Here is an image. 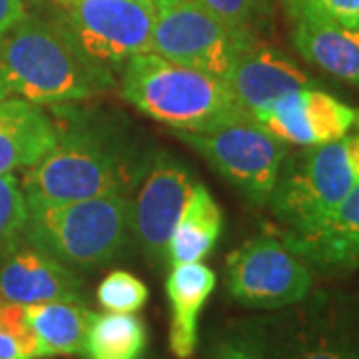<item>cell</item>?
<instances>
[{
	"label": "cell",
	"mask_w": 359,
	"mask_h": 359,
	"mask_svg": "<svg viewBox=\"0 0 359 359\" xmlns=\"http://www.w3.org/2000/svg\"><path fill=\"white\" fill-rule=\"evenodd\" d=\"M56 144L26 168V204H60L98 196H130L152 164L154 150L124 118L74 104L52 106Z\"/></svg>",
	"instance_id": "cell-1"
},
{
	"label": "cell",
	"mask_w": 359,
	"mask_h": 359,
	"mask_svg": "<svg viewBox=\"0 0 359 359\" xmlns=\"http://www.w3.org/2000/svg\"><path fill=\"white\" fill-rule=\"evenodd\" d=\"M0 80L8 96L39 106L78 104L116 84L112 70L80 50L60 20L26 14L0 36Z\"/></svg>",
	"instance_id": "cell-2"
},
{
	"label": "cell",
	"mask_w": 359,
	"mask_h": 359,
	"mask_svg": "<svg viewBox=\"0 0 359 359\" xmlns=\"http://www.w3.org/2000/svg\"><path fill=\"white\" fill-rule=\"evenodd\" d=\"M128 196H98L60 204H26L22 240L76 271L108 266L132 238Z\"/></svg>",
	"instance_id": "cell-3"
},
{
	"label": "cell",
	"mask_w": 359,
	"mask_h": 359,
	"mask_svg": "<svg viewBox=\"0 0 359 359\" xmlns=\"http://www.w3.org/2000/svg\"><path fill=\"white\" fill-rule=\"evenodd\" d=\"M120 94L142 114L172 130H205L248 116L216 78L154 52L130 56L120 72Z\"/></svg>",
	"instance_id": "cell-4"
},
{
	"label": "cell",
	"mask_w": 359,
	"mask_h": 359,
	"mask_svg": "<svg viewBox=\"0 0 359 359\" xmlns=\"http://www.w3.org/2000/svg\"><path fill=\"white\" fill-rule=\"evenodd\" d=\"M240 325L268 359H359L355 294L311 290L294 306Z\"/></svg>",
	"instance_id": "cell-5"
},
{
	"label": "cell",
	"mask_w": 359,
	"mask_h": 359,
	"mask_svg": "<svg viewBox=\"0 0 359 359\" xmlns=\"http://www.w3.org/2000/svg\"><path fill=\"white\" fill-rule=\"evenodd\" d=\"M358 182L359 134L287 152L266 205L287 233H304L320 226Z\"/></svg>",
	"instance_id": "cell-6"
},
{
	"label": "cell",
	"mask_w": 359,
	"mask_h": 359,
	"mask_svg": "<svg viewBox=\"0 0 359 359\" xmlns=\"http://www.w3.org/2000/svg\"><path fill=\"white\" fill-rule=\"evenodd\" d=\"M204 158L219 176L254 204L266 205L276 186L287 144L250 116H238L205 130H172Z\"/></svg>",
	"instance_id": "cell-7"
},
{
	"label": "cell",
	"mask_w": 359,
	"mask_h": 359,
	"mask_svg": "<svg viewBox=\"0 0 359 359\" xmlns=\"http://www.w3.org/2000/svg\"><path fill=\"white\" fill-rule=\"evenodd\" d=\"M233 32L198 0H156L150 52L224 82L236 58L256 44Z\"/></svg>",
	"instance_id": "cell-8"
},
{
	"label": "cell",
	"mask_w": 359,
	"mask_h": 359,
	"mask_svg": "<svg viewBox=\"0 0 359 359\" xmlns=\"http://www.w3.org/2000/svg\"><path fill=\"white\" fill-rule=\"evenodd\" d=\"M58 18L88 58L108 70L150 52L156 0H65Z\"/></svg>",
	"instance_id": "cell-9"
},
{
	"label": "cell",
	"mask_w": 359,
	"mask_h": 359,
	"mask_svg": "<svg viewBox=\"0 0 359 359\" xmlns=\"http://www.w3.org/2000/svg\"><path fill=\"white\" fill-rule=\"evenodd\" d=\"M226 290L245 308L276 311L311 294L313 269L283 240L257 236L228 256Z\"/></svg>",
	"instance_id": "cell-10"
},
{
	"label": "cell",
	"mask_w": 359,
	"mask_h": 359,
	"mask_svg": "<svg viewBox=\"0 0 359 359\" xmlns=\"http://www.w3.org/2000/svg\"><path fill=\"white\" fill-rule=\"evenodd\" d=\"M194 186V174L182 160L168 152H156L130 205L132 238L150 264H166L170 236Z\"/></svg>",
	"instance_id": "cell-11"
},
{
	"label": "cell",
	"mask_w": 359,
	"mask_h": 359,
	"mask_svg": "<svg viewBox=\"0 0 359 359\" xmlns=\"http://www.w3.org/2000/svg\"><path fill=\"white\" fill-rule=\"evenodd\" d=\"M256 122L283 144L308 148L347 136L355 122V110L313 86L278 100Z\"/></svg>",
	"instance_id": "cell-12"
},
{
	"label": "cell",
	"mask_w": 359,
	"mask_h": 359,
	"mask_svg": "<svg viewBox=\"0 0 359 359\" xmlns=\"http://www.w3.org/2000/svg\"><path fill=\"white\" fill-rule=\"evenodd\" d=\"M0 299L18 306L84 302L86 290L76 269L20 238L0 254Z\"/></svg>",
	"instance_id": "cell-13"
},
{
	"label": "cell",
	"mask_w": 359,
	"mask_h": 359,
	"mask_svg": "<svg viewBox=\"0 0 359 359\" xmlns=\"http://www.w3.org/2000/svg\"><path fill=\"white\" fill-rule=\"evenodd\" d=\"M222 84L238 108L256 120L278 100L297 90L313 88L316 80L287 54L256 42L236 58Z\"/></svg>",
	"instance_id": "cell-14"
},
{
	"label": "cell",
	"mask_w": 359,
	"mask_h": 359,
	"mask_svg": "<svg viewBox=\"0 0 359 359\" xmlns=\"http://www.w3.org/2000/svg\"><path fill=\"white\" fill-rule=\"evenodd\" d=\"M283 244L309 268L325 276H346L359 268V182L334 212L304 233L283 231Z\"/></svg>",
	"instance_id": "cell-15"
},
{
	"label": "cell",
	"mask_w": 359,
	"mask_h": 359,
	"mask_svg": "<svg viewBox=\"0 0 359 359\" xmlns=\"http://www.w3.org/2000/svg\"><path fill=\"white\" fill-rule=\"evenodd\" d=\"M56 144L54 118L22 98L0 102V174L34 166Z\"/></svg>",
	"instance_id": "cell-16"
},
{
	"label": "cell",
	"mask_w": 359,
	"mask_h": 359,
	"mask_svg": "<svg viewBox=\"0 0 359 359\" xmlns=\"http://www.w3.org/2000/svg\"><path fill=\"white\" fill-rule=\"evenodd\" d=\"M216 287V273L202 262L172 266L166 278L170 302V349L178 359H190L198 346V321Z\"/></svg>",
	"instance_id": "cell-17"
},
{
	"label": "cell",
	"mask_w": 359,
	"mask_h": 359,
	"mask_svg": "<svg viewBox=\"0 0 359 359\" xmlns=\"http://www.w3.org/2000/svg\"><path fill=\"white\" fill-rule=\"evenodd\" d=\"M292 40L295 50L308 62L359 88V28L297 20Z\"/></svg>",
	"instance_id": "cell-18"
},
{
	"label": "cell",
	"mask_w": 359,
	"mask_h": 359,
	"mask_svg": "<svg viewBox=\"0 0 359 359\" xmlns=\"http://www.w3.org/2000/svg\"><path fill=\"white\" fill-rule=\"evenodd\" d=\"M224 228V214L204 184H196L170 236L166 264H194L212 254Z\"/></svg>",
	"instance_id": "cell-19"
},
{
	"label": "cell",
	"mask_w": 359,
	"mask_h": 359,
	"mask_svg": "<svg viewBox=\"0 0 359 359\" xmlns=\"http://www.w3.org/2000/svg\"><path fill=\"white\" fill-rule=\"evenodd\" d=\"M26 321L36 337L40 359L84 351L94 311L84 302H44L25 306Z\"/></svg>",
	"instance_id": "cell-20"
},
{
	"label": "cell",
	"mask_w": 359,
	"mask_h": 359,
	"mask_svg": "<svg viewBox=\"0 0 359 359\" xmlns=\"http://www.w3.org/2000/svg\"><path fill=\"white\" fill-rule=\"evenodd\" d=\"M148 344V332L136 313H94L84 351L86 359H140Z\"/></svg>",
	"instance_id": "cell-21"
},
{
	"label": "cell",
	"mask_w": 359,
	"mask_h": 359,
	"mask_svg": "<svg viewBox=\"0 0 359 359\" xmlns=\"http://www.w3.org/2000/svg\"><path fill=\"white\" fill-rule=\"evenodd\" d=\"M148 297V285L126 269L110 271L96 290L100 308L116 313H136L146 306Z\"/></svg>",
	"instance_id": "cell-22"
},
{
	"label": "cell",
	"mask_w": 359,
	"mask_h": 359,
	"mask_svg": "<svg viewBox=\"0 0 359 359\" xmlns=\"http://www.w3.org/2000/svg\"><path fill=\"white\" fill-rule=\"evenodd\" d=\"M0 359H40L36 337L26 321L25 306L0 299Z\"/></svg>",
	"instance_id": "cell-23"
},
{
	"label": "cell",
	"mask_w": 359,
	"mask_h": 359,
	"mask_svg": "<svg viewBox=\"0 0 359 359\" xmlns=\"http://www.w3.org/2000/svg\"><path fill=\"white\" fill-rule=\"evenodd\" d=\"M198 2L214 16H218L224 25L230 26L233 32L248 39L257 40L256 32L268 22V0H198Z\"/></svg>",
	"instance_id": "cell-24"
},
{
	"label": "cell",
	"mask_w": 359,
	"mask_h": 359,
	"mask_svg": "<svg viewBox=\"0 0 359 359\" xmlns=\"http://www.w3.org/2000/svg\"><path fill=\"white\" fill-rule=\"evenodd\" d=\"M28 208L22 186L14 174H0V254L20 242Z\"/></svg>",
	"instance_id": "cell-25"
},
{
	"label": "cell",
	"mask_w": 359,
	"mask_h": 359,
	"mask_svg": "<svg viewBox=\"0 0 359 359\" xmlns=\"http://www.w3.org/2000/svg\"><path fill=\"white\" fill-rule=\"evenodd\" d=\"M287 16L359 28V0H283Z\"/></svg>",
	"instance_id": "cell-26"
},
{
	"label": "cell",
	"mask_w": 359,
	"mask_h": 359,
	"mask_svg": "<svg viewBox=\"0 0 359 359\" xmlns=\"http://www.w3.org/2000/svg\"><path fill=\"white\" fill-rule=\"evenodd\" d=\"M208 359H268L242 325L231 327L212 346Z\"/></svg>",
	"instance_id": "cell-27"
},
{
	"label": "cell",
	"mask_w": 359,
	"mask_h": 359,
	"mask_svg": "<svg viewBox=\"0 0 359 359\" xmlns=\"http://www.w3.org/2000/svg\"><path fill=\"white\" fill-rule=\"evenodd\" d=\"M25 0H0V36L25 16Z\"/></svg>",
	"instance_id": "cell-28"
},
{
	"label": "cell",
	"mask_w": 359,
	"mask_h": 359,
	"mask_svg": "<svg viewBox=\"0 0 359 359\" xmlns=\"http://www.w3.org/2000/svg\"><path fill=\"white\" fill-rule=\"evenodd\" d=\"M36 6H62L65 0H32Z\"/></svg>",
	"instance_id": "cell-29"
},
{
	"label": "cell",
	"mask_w": 359,
	"mask_h": 359,
	"mask_svg": "<svg viewBox=\"0 0 359 359\" xmlns=\"http://www.w3.org/2000/svg\"><path fill=\"white\" fill-rule=\"evenodd\" d=\"M4 98H8V92H6V88H4L2 80H0V102H2Z\"/></svg>",
	"instance_id": "cell-30"
},
{
	"label": "cell",
	"mask_w": 359,
	"mask_h": 359,
	"mask_svg": "<svg viewBox=\"0 0 359 359\" xmlns=\"http://www.w3.org/2000/svg\"><path fill=\"white\" fill-rule=\"evenodd\" d=\"M353 124L359 128V110H355V122H353Z\"/></svg>",
	"instance_id": "cell-31"
}]
</instances>
